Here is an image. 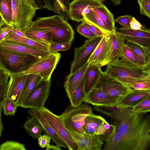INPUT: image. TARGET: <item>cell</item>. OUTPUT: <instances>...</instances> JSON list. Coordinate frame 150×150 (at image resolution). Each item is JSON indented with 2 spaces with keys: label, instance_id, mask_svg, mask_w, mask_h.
<instances>
[{
  "label": "cell",
  "instance_id": "obj_10",
  "mask_svg": "<svg viewBox=\"0 0 150 150\" xmlns=\"http://www.w3.org/2000/svg\"><path fill=\"white\" fill-rule=\"evenodd\" d=\"M95 87L100 88L118 102L124 96L133 90L109 76L105 71H102Z\"/></svg>",
  "mask_w": 150,
  "mask_h": 150
},
{
  "label": "cell",
  "instance_id": "obj_19",
  "mask_svg": "<svg viewBox=\"0 0 150 150\" xmlns=\"http://www.w3.org/2000/svg\"><path fill=\"white\" fill-rule=\"evenodd\" d=\"M27 75L22 72L11 74L10 77L6 96L16 103L21 93Z\"/></svg>",
  "mask_w": 150,
  "mask_h": 150
},
{
  "label": "cell",
  "instance_id": "obj_29",
  "mask_svg": "<svg viewBox=\"0 0 150 150\" xmlns=\"http://www.w3.org/2000/svg\"><path fill=\"white\" fill-rule=\"evenodd\" d=\"M23 127L28 134L34 139H38L44 131L43 126L38 120L29 116L23 123Z\"/></svg>",
  "mask_w": 150,
  "mask_h": 150
},
{
  "label": "cell",
  "instance_id": "obj_15",
  "mask_svg": "<svg viewBox=\"0 0 150 150\" xmlns=\"http://www.w3.org/2000/svg\"><path fill=\"white\" fill-rule=\"evenodd\" d=\"M76 143L78 150H100L103 142L100 138V135L95 134L90 135L70 132Z\"/></svg>",
  "mask_w": 150,
  "mask_h": 150
},
{
  "label": "cell",
  "instance_id": "obj_31",
  "mask_svg": "<svg viewBox=\"0 0 150 150\" xmlns=\"http://www.w3.org/2000/svg\"><path fill=\"white\" fill-rule=\"evenodd\" d=\"M120 59L124 64L129 66H142L137 56L125 43L123 47Z\"/></svg>",
  "mask_w": 150,
  "mask_h": 150
},
{
  "label": "cell",
  "instance_id": "obj_9",
  "mask_svg": "<svg viewBox=\"0 0 150 150\" xmlns=\"http://www.w3.org/2000/svg\"><path fill=\"white\" fill-rule=\"evenodd\" d=\"M103 36H97L86 40L81 47H74V58L70 64V75L78 70L88 62L91 56Z\"/></svg>",
  "mask_w": 150,
  "mask_h": 150
},
{
  "label": "cell",
  "instance_id": "obj_41",
  "mask_svg": "<svg viewBox=\"0 0 150 150\" xmlns=\"http://www.w3.org/2000/svg\"><path fill=\"white\" fill-rule=\"evenodd\" d=\"M76 30L78 33L88 39L93 38L98 36L91 31L82 22L78 25Z\"/></svg>",
  "mask_w": 150,
  "mask_h": 150
},
{
  "label": "cell",
  "instance_id": "obj_45",
  "mask_svg": "<svg viewBox=\"0 0 150 150\" xmlns=\"http://www.w3.org/2000/svg\"><path fill=\"white\" fill-rule=\"evenodd\" d=\"M14 28L13 25H4L0 26V42Z\"/></svg>",
  "mask_w": 150,
  "mask_h": 150
},
{
  "label": "cell",
  "instance_id": "obj_18",
  "mask_svg": "<svg viewBox=\"0 0 150 150\" xmlns=\"http://www.w3.org/2000/svg\"><path fill=\"white\" fill-rule=\"evenodd\" d=\"M28 113L30 117H35L39 121L44 128L45 134L49 136L56 145L69 149L67 144L56 133L40 111L30 109Z\"/></svg>",
  "mask_w": 150,
  "mask_h": 150
},
{
  "label": "cell",
  "instance_id": "obj_43",
  "mask_svg": "<svg viewBox=\"0 0 150 150\" xmlns=\"http://www.w3.org/2000/svg\"><path fill=\"white\" fill-rule=\"evenodd\" d=\"M132 17L130 15L118 16L115 20L116 22L126 28H130V23Z\"/></svg>",
  "mask_w": 150,
  "mask_h": 150
},
{
  "label": "cell",
  "instance_id": "obj_13",
  "mask_svg": "<svg viewBox=\"0 0 150 150\" xmlns=\"http://www.w3.org/2000/svg\"><path fill=\"white\" fill-rule=\"evenodd\" d=\"M103 4L99 0H73L70 3L68 10L69 19L78 22L84 21L82 12L87 8H93L101 6Z\"/></svg>",
  "mask_w": 150,
  "mask_h": 150
},
{
  "label": "cell",
  "instance_id": "obj_11",
  "mask_svg": "<svg viewBox=\"0 0 150 150\" xmlns=\"http://www.w3.org/2000/svg\"><path fill=\"white\" fill-rule=\"evenodd\" d=\"M58 135L66 143L69 150H78V146L70 132L63 124L59 115H56L44 107L40 111Z\"/></svg>",
  "mask_w": 150,
  "mask_h": 150
},
{
  "label": "cell",
  "instance_id": "obj_24",
  "mask_svg": "<svg viewBox=\"0 0 150 150\" xmlns=\"http://www.w3.org/2000/svg\"><path fill=\"white\" fill-rule=\"evenodd\" d=\"M70 0H44V9L52 11L67 20Z\"/></svg>",
  "mask_w": 150,
  "mask_h": 150
},
{
  "label": "cell",
  "instance_id": "obj_56",
  "mask_svg": "<svg viewBox=\"0 0 150 150\" xmlns=\"http://www.w3.org/2000/svg\"><path fill=\"white\" fill-rule=\"evenodd\" d=\"M144 47L150 53V46L148 47Z\"/></svg>",
  "mask_w": 150,
  "mask_h": 150
},
{
  "label": "cell",
  "instance_id": "obj_27",
  "mask_svg": "<svg viewBox=\"0 0 150 150\" xmlns=\"http://www.w3.org/2000/svg\"><path fill=\"white\" fill-rule=\"evenodd\" d=\"M23 33L28 38L45 44L48 46L52 43L50 32L46 29L35 28H28Z\"/></svg>",
  "mask_w": 150,
  "mask_h": 150
},
{
  "label": "cell",
  "instance_id": "obj_46",
  "mask_svg": "<svg viewBox=\"0 0 150 150\" xmlns=\"http://www.w3.org/2000/svg\"><path fill=\"white\" fill-rule=\"evenodd\" d=\"M51 139L49 136L45 134H43L38 139V144L41 148H46L50 145Z\"/></svg>",
  "mask_w": 150,
  "mask_h": 150
},
{
  "label": "cell",
  "instance_id": "obj_17",
  "mask_svg": "<svg viewBox=\"0 0 150 150\" xmlns=\"http://www.w3.org/2000/svg\"><path fill=\"white\" fill-rule=\"evenodd\" d=\"M84 102L93 106L107 107L116 105L118 101L100 88L95 87L86 95Z\"/></svg>",
  "mask_w": 150,
  "mask_h": 150
},
{
  "label": "cell",
  "instance_id": "obj_54",
  "mask_svg": "<svg viewBox=\"0 0 150 150\" xmlns=\"http://www.w3.org/2000/svg\"><path fill=\"white\" fill-rule=\"evenodd\" d=\"M141 46L144 50L146 54V63H147L150 66V53L144 47L142 46Z\"/></svg>",
  "mask_w": 150,
  "mask_h": 150
},
{
  "label": "cell",
  "instance_id": "obj_51",
  "mask_svg": "<svg viewBox=\"0 0 150 150\" xmlns=\"http://www.w3.org/2000/svg\"><path fill=\"white\" fill-rule=\"evenodd\" d=\"M142 24L134 17H132L130 23V28L137 30L141 29L142 27Z\"/></svg>",
  "mask_w": 150,
  "mask_h": 150
},
{
  "label": "cell",
  "instance_id": "obj_1",
  "mask_svg": "<svg viewBox=\"0 0 150 150\" xmlns=\"http://www.w3.org/2000/svg\"><path fill=\"white\" fill-rule=\"evenodd\" d=\"M116 126L120 134V150H150V112L134 114L124 108Z\"/></svg>",
  "mask_w": 150,
  "mask_h": 150
},
{
  "label": "cell",
  "instance_id": "obj_55",
  "mask_svg": "<svg viewBox=\"0 0 150 150\" xmlns=\"http://www.w3.org/2000/svg\"><path fill=\"white\" fill-rule=\"evenodd\" d=\"M115 6L120 5L122 2L121 0H110Z\"/></svg>",
  "mask_w": 150,
  "mask_h": 150
},
{
  "label": "cell",
  "instance_id": "obj_52",
  "mask_svg": "<svg viewBox=\"0 0 150 150\" xmlns=\"http://www.w3.org/2000/svg\"><path fill=\"white\" fill-rule=\"evenodd\" d=\"M46 150H62V149L60 148V146L56 145H54L50 144L46 148Z\"/></svg>",
  "mask_w": 150,
  "mask_h": 150
},
{
  "label": "cell",
  "instance_id": "obj_30",
  "mask_svg": "<svg viewBox=\"0 0 150 150\" xmlns=\"http://www.w3.org/2000/svg\"><path fill=\"white\" fill-rule=\"evenodd\" d=\"M105 120L101 116L94 113L87 116L83 127L85 133L90 135L95 134L98 127Z\"/></svg>",
  "mask_w": 150,
  "mask_h": 150
},
{
  "label": "cell",
  "instance_id": "obj_50",
  "mask_svg": "<svg viewBox=\"0 0 150 150\" xmlns=\"http://www.w3.org/2000/svg\"><path fill=\"white\" fill-rule=\"evenodd\" d=\"M30 5L38 9L44 8L45 6L44 0H28Z\"/></svg>",
  "mask_w": 150,
  "mask_h": 150
},
{
  "label": "cell",
  "instance_id": "obj_38",
  "mask_svg": "<svg viewBox=\"0 0 150 150\" xmlns=\"http://www.w3.org/2000/svg\"><path fill=\"white\" fill-rule=\"evenodd\" d=\"M132 113L150 112V94L142 101L131 108Z\"/></svg>",
  "mask_w": 150,
  "mask_h": 150
},
{
  "label": "cell",
  "instance_id": "obj_47",
  "mask_svg": "<svg viewBox=\"0 0 150 150\" xmlns=\"http://www.w3.org/2000/svg\"><path fill=\"white\" fill-rule=\"evenodd\" d=\"M132 88L135 90H145L150 91V82L136 83L132 86Z\"/></svg>",
  "mask_w": 150,
  "mask_h": 150
},
{
  "label": "cell",
  "instance_id": "obj_4",
  "mask_svg": "<svg viewBox=\"0 0 150 150\" xmlns=\"http://www.w3.org/2000/svg\"><path fill=\"white\" fill-rule=\"evenodd\" d=\"M93 114L91 107L84 102L77 107L69 105L59 116L64 126L70 132L82 134L85 133L83 127L86 118Z\"/></svg>",
  "mask_w": 150,
  "mask_h": 150
},
{
  "label": "cell",
  "instance_id": "obj_42",
  "mask_svg": "<svg viewBox=\"0 0 150 150\" xmlns=\"http://www.w3.org/2000/svg\"><path fill=\"white\" fill-rule=\"evenodd\" d=\"M140 13L150 18V0H137Z\"/></svg>",
  "mask_w": 150,
  "mask_h": 150
},
{
  "label": "cell",
  "instance_id": "obj_49",
  "mask_svg": "<svg viewBox=\"0 0 150 150\" xmlns=\"http://www.w3.org/2000/svg\"><path fill=\"white\" fill-rule=\"evenodd\" d=\"M110 125L105 120L97 128L95 134L98 135L103 134L110 127Z\"/></svg>",
  "mask_w": 150,
  "mask_h": 150
},
{
  "label": "cell",
  "instance_id": "obj_23",
  "mask_svg": "<svg viewBox=\"0 0 150 150\" xmlns=\"http://www.w3.org/2000/svg\"><path fill=\"white\" fill-rule=\"evenodd\" d=\"M150 94V91L135 90L124 96L118 102L117 106L122 108H131L137 104Z\"/></svg>",
  "mask_w": 150,
  "mask_h": 150
},
{
  "label": "cell",
  "instance_id": "obj_32",
  "mask_svg": "<svg viewBox=\"0 0 150 150\" xmlns=\"http://www.w3.org/2000/svg\"><path fill=\"white\" fill-rule=\"evenodd\" d=\"M0 15L6 25H13L12 0H0Z\"/></svg>",
  "mask_w": 150,
  "mask_h": 150
},
{
  "label": "cell",
  "instance_id": "obj_26",
  "mask_svg": "<svg viewBox=\"0 0 150 150\" xmlns=\"http://www.w3.org/2000/svg\"><path fill=\"white\" fill-rule=\"evenodd\" d=\"M42 80V78L38 75L27 74L22 91L17 103L18 107L21 106L30 93Z\"/></svg>",
  "mask_w": 150,
  "mask_h": 150
},
{
  "label": "cell",
  "instance_id": "obj_40",
  "mask_svg": "<svg viewBox=\"0 0 150 150\" xmlns=\"http://www.w3.org/2000/svg\"><path fill=\"white\" fill-rule=\"evenodd\" d=\"M72 42L62 43H51L48 45L49 50L52 52L66 51L70 48Z\"/></svg>",
  "mask_w": 150,
  "mask_h": 150
},
{
  "label": "cell",
  "instance_id": "obj_3",
  "mask_svg": "<svg viewBox=\"0 0 150 150\" xmlns=\"http://www.w3.org/2000/svg\"><path fill=\"white\" fill-rule=\"evenodd\" d=\"M28 28L43 29L48 30L51 35L52 43L72 42L74 32L67 21L58 14L38 18Z\"/></svg>",
  "mask_w": 150,
  "mask_h": 150
},
{
  "label": "cell",
  "instance_id": "obj_33",
  "mask_svg": "<svg viewBox=\"0 0 150 150\" xmlns=\"http://www.w3.org/2000/svg\"><path fill=\"white\" fill-rule=\"evenodd\" d=\"M12 74L0 63V104L6 96L8 84V79Z\"/></svg>",
  "mask_w": 150,
  "mask_h": 150
},
{
  "label": "cell",
  "instance_id": "obj_8",
  "mask_svg": "<svg viewBox=\"0 0 150 150\" xmlns=\"http://www.w3.org/2000/svg\"><path fill=\"white\" fill-rule=\"evenodd\" d=\"M51 85V79L41 81L30 93L20 106L40 111L49 96Z\"/></svg>",
  "mask_w": 150,
  "mask_h": 150
},
{
  "label": "cell",
  "instance_id": "obj_34",
  "mask_svg": "<svg viewBox=\"0 0 150 150\" xmlns=\"http://www.w3.org/2000/svg\"><path fill=\"white\" fill-rule=\"evenodd\" d=\"M83 18L84 21L94 25L105 35L110 34L100 17L92 10L85 15Z\"/></svg>",
  "mask_w": 150,
  "mask_h": 150
},
{
  "label": "cell",
  "instance_id": "obj_2",
  "mask_svg": "<svg viewBox=\"0 0 150 150\" xmlns=\"http://www.w3.org/2000/svg\"><path fill=\"white\" fill-rule=\"evenodd\" d=\"M105 71L129 88H132V86L136 83L150 82V66L147 63L144 66H132L119 59L108 64Z\"/></svg>",
  "mask_w": 150,
  "mask_h": 150
},
{
  "label": "cell",
  "instance_id": "obj_12",
  "mask_svg": "<svg viewBox=\"0 0 150 150\" xmlns=\"http://www.w3.org/2000/svg\"><path fill=\"white\" fill-rule=\"evenodd\" d=\"M118 31L124 38L125 41L132 42L145 47L150 46V29L144 25L139 30L122 27L119 28Z\"/></svg>",
  "mask_w": 150,
  "mask_h": 150
},
{
  "label": "cell",
  "instance_id": "obj_25",
  "mask_svg": "<svg viewBox=\"0 0 150 150\" xmlns=\"http://www.w3.org/2000/svg\"><path fill=\"white\" fill-rule=\"evenodd\" d=\"M100 17L110 34L117 29L115 25V21L113 14L103 4L99 7L92 9Z\"/></svg>",
  "mask_w": 150,
  "mask_h": 150
},
{
  "label": "cell",
  "instance_id": "obj_36",
  "mask_svg": "<svg viewBox=\"0 0 150 150\" xmlns=\"http://www.w3.org/2000/svg\"><path fill=\"white\" fill-rule=\"evenodd\" d=\"M18 107L17 103L7 96L3 99L0 104V119L2 110H3L4 114L6 116L14 115L16 112Z\"/></svg>",
  "mask_w": 150,
  "mask_h": 150
},
{
  "label": "cell",
  "instance_id": "obj_14",
  "mask_svg": "<svg viewBox=\"0 0 150 150\" xmlns=\"http://www.w3.org/2000/svg\"><path fill=\"white\" fill-rule=\"evenodd\" d=\"M0 47L4 49L24 54H30L38 59L50 54L51 52L11 40H2L0 42Z\"/></svg>",
  "mask_w": 150,
  "mask_h": 150
},
{
  "label": "cell",
  "instance_id": "obj_48",
  "mask_svg": "<svg viewBox=\"0 0 150 150\" xmlns=\"http://www.w3.org/2000/svg\"><path fill=\"white\" fill-rule=\"evenodd\" d=\"M82 22L91 31L98 36H104L106 35L90 23L84 21H83Z\"/></svg>",
  "mask_w": 150,
  "mask_h": 150
},
{
  "label": "cell",
  "instance_id": "obj_44",
  "mask_svg": "<svg viewBox=\"0 0 150 150\" xmlns=\"http://www.w3.org/2000/svg\"><path fill=\"white\" fill-rule=\"evenodd\" d=\"M116 131L117 129L115 126L111 124L109 128L103 134L100 135V138L103 142H105Z\"/></svg>",
  "mask_w": 150,
  "mask_h": 150
},
{
  "label": "cell",
  "instance_id": "obj_7",
  "mask_svg": "<svg viewBox=\"0 0 150 150\" xmlns=\"http://www.w3.org/2000/svg\"><path fill=\"white\" fill-rule=\"evenodd\" d=\"M61 57L59 52H51L33 63L23 73L25 74L38 75L44 81L50 80Z\"/></svg>",
  "mask_w": 150,
  "mask_h": 150
},
{
  "label": "cell",
  "instance_id": "obj_35",
  "mask_svg": "<svg viewBox=\"0 0 150 150\" xmlns=\"http://www.w3.org/2000/svg\"><path fill=\"white\" fill-rule=\"evenodd\" d=\"M86 95L84 90V77L80 84L75 90L69 99L71 105L77 107L84 102Z\"/></svg>",
  "mask_w": 150,
  "mask_h": 150
},
{
  "label": "cell",
  "instance_id": "obj_22",
  "mask_svg": "<svg viewBox=\"0 0 150 150\" xmlns=\"http://www.w3.org/2000/svg\"><path fill=\"white\" fill-rule=\"evenodd\" d=\"M102 71L98 65L89 63L84 76V90L86 95L96 86Z\"/></svg>",
  "mask_w": 150,
  "mask_h": 150
},
{
  "label": "cell",
  "instance_id": "obj_20",
  "mask_svg": "<svg viewBox=\"0 0 150 150\" xmlns=\"http://www.w3.org/2000/svg\"><path fill=\"white\" fill-rule=\"evenodd\" d=\"M107 35L110 50L109 64L112 61L120 59L125 44V40L123 36L117 30L115 33Z\"/></svg>",
  "mask_w": 150,
  "mask_h": 150
},
{
  "label": "cell",
  "instance_id": "obj_37",
  "mask_svg": "<svg viewBox=\"0 0 150 150\" xmlns=\"http://www.w3.org/2000/svg\"><path fill=\"white\" fill-rule=\"evenodd\" d=\"M125 44L133 52L137 57L141 66L146 64V54L144 50L140 45L129 41H126Z\"/></svg>",
  "mask_w": 150,
  "mask_h": 150
},
{
  "label": "cell",
  "instance_id": "obj_6",
  "mask_svg": "<svg viewBox=\"0 0 150 150\" xmlns=\"http://www.w3.org/2000/svg\"><path fill=\"white\" fill-rule=\"evenodd\" d=\"M13 25L23 32L31 24L37 8L32 6L28 0H12Z\"/></svg>",
  "mask_w": 150,
  "mask_h": 150
},
{
  "label": "cell",
  "instance_id": "obj_53",
  "mask_svg": "<svg viewBox=\"0 0 150 150\" xmlns=\"http://www.w3.org/2000/svg\"><path fill=\"white\" fill-rule=\"evenodd\" d=\"M12 30L16 35H17L27 37L23 33L15 28H13Z\"/></svg>",
  "mask_w": 150,
  "mask_h": 150
},
{
  "label": "cell",
  "instance_id": "obj_16",
  "mask_svg": "<svg viewBox=\"0 0 150 150\" xmlns=\"http://www.w3.org/2000/svg\"><path fill=\"white\" fill-rule=\"evenodd\" d=\"M110 52L108 35L103 38L91 56L88 62L96 64L101 67L109 64Z\"/></svg>",
  "mask_w": 150,
  "mask_h": 150
},
{
  "label": "cell",
  "instance_id": "obj_5",
  "mask_svg": "<svg viewBox=\"0 0 150 150\" xmlns=\"http://www.w3.org/2000/svg\"><path fill=\"white\" fill-rule=\"evenodd\" d=\"M38 60L33 55L0 47V63L12 74L23 72Z\"/></svg>",
  "mask_w": 150,
  "mask_h": 150
},
{
  "label": "cell",
  "instance_id": "obj_21",
  "mask_svg": "<svg viewBox=\"0 0 150 150\" xmlns=\"http://www.w3.org/2000/svg\"><path fill=\"white\" fill-rule=\"evenodd\" d=\"M89 64L88 62L74 73L66 77L64 87L69 99L83 79Z\"/></svg>",
  "mask_w": 150,
  "mask_h": 150
},
{
  "label": "cell",
  "instance_id": "obj_57",
  "mask_svg": "<svg viewBox=\"0 0 150 150\" xmlns=\"http://www.w3.org/2000/svg\"><path fill=\"white\" fill-rule=\"evenodd\" d=\"M100 0V1H105L106 0Z\"/></svg>",
  "mask_w": 150,
  "mask_h": 150
},
{
  "label": "cell",
  "instance_id": "obj_39",
  "mask_svg": "<svg viewBox=\"0 0 150 150\" xmlns=\"http://www.w3.org/2000/svg\"><path fill=\"white\" fill-rule=\"evenodd\" d=\"M0 150H26L23 144L14 141H7L1 144Z\"/></svg>",
  "mask_w": 150,
  "mask_h": 150
},
{
  "label": "cell",
  "instance_id": "obj_28",
  "mask_svg": "<svg viewBox=\"0 0 150 150\" xmlns=\"http://www.w3.org/2000/svg\"><path fill=\"white\" fill-rule=\"evenodd\" d=\"M6 40L14 41L44 50L50 51L47 45L27 37L17 35L12 30L2 40Z\"/></svg>",
  "mask_w": 150,
  "mask_h": 150
}]
</instances>
